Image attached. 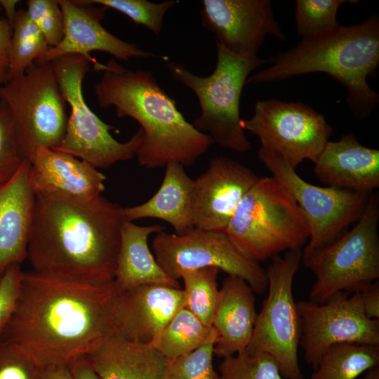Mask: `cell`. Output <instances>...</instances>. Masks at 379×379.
<instances>
[{
  "label": "cell",
  "mask_w": 379,
  "mask_h": 379,
  "mask_svg": "<svg viewBox=\"0 0 379 379\" xmlns=\"http://www.w3.org/2000/svg\"><path fill=\"white\" fill-rule=\"evenodd\" d=\"M194 180L184 166L177 162L165 166L162 182L157 192L143 204L124 208L126 220L156 218L170 224L180 235L192 227Z\"/></svg>",
  "instance_id": "obj_25"
},
{
  "label": "cell",
  "mask_w": 379,
  "mask_h": 379,
  "mask_svg": "<svg viewBox=\"0 0 379 379\" xmlns=\"http://www.w3.org/2000/svg\"><path fill=\"white\" fill-rule=\"evenodd\" d=\"M248 167L226 156L212 159L194 180L192 227L225 232L239 203L258 180Z\"/></svg>",
  "instance_id": "obj_16"
},
{
  "label": "cell",
  "mask_w": 379,
  "mask_h": 379,
  "mask_svg": "<svg viewBox=\"0 0 379 379\" xmlns=\"http://www.w3.org/2000/svg\"><path fill=\"white\" fill-rule=\"evenodd\" d=\"M307 364L315 370L331 346L340 343L379 345V320L368 318L359 293L335 294L322 303L296 302Z\"/></svg>",
  "instance_id": "obj_14"
},
{
  "label": "cell",
  "mask_w": 379,
  "mask_h": 379,
  "mask_svg": "<svg viewBox=\"0 0 379 379\" xmlns=\"http://www.w3.org/2000/svg\"><path fill=\"white\" fill-rule=\"evenodd\" d=\"M23 161L18 147L11 112L0 100V185L12 178Z\"/></svg>",
  "instance_id": "obj_35"
},
{
  "label": "cell",
  "mask_w": 379,
  "mask_h": 379,
  "mask_svg": "<svg viewBox=\"0 0 379 379\" xmlns=\"http://www.w3.org/2000/svg\"><path fill=\"white\" fill-rule=\"evenodd\" d=\"M0 100L11 112L23 160L29 161L39 147L54 149L59 145L68 116L51 62H35L22 74L0 86Z\"/></svg>",
  "instance_id": "obj_8"
},
{
  "label": "cell",
  "mask_w": 379,
  "mask_h": 379,
  "mask_svg": "<svg viewBox=\"0 0 379 379\" xmlns=\"http://www.w3.org/2000/svg\"><path fill=\"white\" fill-rule=\"evenodd\" d=\"M29 161L30 183L36 194L92 199L105 189L104 174L69 154L41 147Z\"/></svg>",
  "instance_id": "obj_21"
},
{
  "label": "cell",
  "mask_w": 379,
  "mask_h": 379,
  "mask_svg": "<svg viewBox=\"0 0 379 379\" xmlns=\"http://www.w3.org/2000/svg\"><path fill=\"white\" fill-rule=\"evenodd\" d=\"M19 1L17 0H0V6L4 10L6 15V20L11 23L13 22L18 9L16 6L18 4Z\"/></svg>",
  "instance_id": "obj_42"
},
{
  "label": "cell",
  "mask_w": 379,
  "mask_h": 379,
  "mask_svg": "<svg viewBox=\"0 0 379 379\" xmlns=\"http://www.w3.org/2000/svg\"><path fill=\"white\" fill-rule=\"evenodd\" d=\"M42 371L23 350L0 340V379H40Z\"/></svg>",
  "instance_id": "obj_36"
},
{
  "label": "cell",
  "mask_w": 379,
  "mask_h": 379,
  "mask_svg": "<svg viewBox=\"0 0 379 379\" xmlns=\"http://www.w3.org/2000/svg\"><path fill=\"white\" fill-rule=\"evenodd\" d=\"M201 4V25L234 53L258 56L267 35L286 40L270 0H203Z\"/></svg>",
  "instance_id": "obj_15"
},
{
  "label": "cell",
  "mask_w": 379,
  "mask_h": 379,
  "mask_svg": "<svg viewBox=\"0 0 379 379\" xmlns=\"http://www.w3.org/2000/svg\"><path fill=\"white\" fill-rule=\"evenodd\" d=\"M24 272L20 265L11 266L0 279V333L14 311Z\"/></svg>",
  "instance_id": "obj_37"
},
{
  "label": "cell",
  "mask_w": 379,
  "mask_h": 379,
  "mask_svg": "<svg viewBox=\"0 0 379 379\" xmlns=\"http://www.w3.org/2000/svg\"><path fill=\"white\" fill-rule=\"evenodd\" d=\"M215 343L167 359L164 379H219L213 364Z\"/></svg>",
  "instance_id": "obj_33"
},
{
  "label": "cell",
  "mask_w": 379,
  "mask_h": 379,
  "mask_svg": "<svg viewBox=\"0 0 379 379\" xmlns=\"http://www.w3.org/2000/svg\"><path fill=\"white\" fill-rule=\"evenodd\" d=\"M241 125L258 138L260 148L294 169L306 159L314 163L333 134L325 117L310 106L277 99L257 101L253 116Z\"/></svg>",
  "instance_id": "obj_12"
},
{
  "label": "cell",
  "mask_w": 379,
  "mask_h": 379,
  "mask_svg": "<svg viewBox=\"0 0 379 379\" xmlns=\"http://www.w3.org/2000/svg\"><path fill=\"white\" fill-rule=\"evenodd\" d=\"M123 209L102 195L36 194L27 256L32 271L86 284L112 282Z\"/></svg>",
  "instance_id": "obj_2"
},
{
  "label": "cell",
  "mask_w": 379,
  "mask_h": 379,
  "mask_svg": "<svg viewBox=\"0 0 379 379\" xmlns=\"http://www.w3.org/2000/svg\"><path fill=\"white\" fill-rule=\"evenodd\" d=\"M152 246L157 262L174 280L180 279L182 270L212 267L244 279L254 293L262 294L267 288L265 269L243 255L225 232L192 227L178 235L161 231Z\"/></svg>",
  "instance_id": "obj_13"
},
{
  "label": "cell",
  "mask_w": 379,
  "mask_h": 379,
  "mask_svg": "<svg viewBox=\"0 0 379 379\" xmlns=\"http://www.w3.org/2000/svg\"><path fill=\"white\" fill-rule=\"evenodd\" d=\"M360 293L361 305L366 316L379 320V282H373Z\"/></svg>",
  "instance_id": "obj_39"
},
{
  "label": "cell",
  "mask_w": 379,
  "mask_h": 379,
  "mask_svg": "<svg viewBox=\"0 0 379 379\" xmlns=\"http://www.w3.org/2000/svg\"><path fill=\"white\" fill-rule=\"evenodd\" d=\"M25 9L50 48L57 46L65 32L64 15L58 0H28Z\"/></svg>",
  "instance_id": "obj_34"
},
{
  "label": "cell",
  "mask_w": 379,
  "mask_h": 379,
  "mask_svg": "<svg viewBox=\"0 0 379 379\" xmlns=\"http://www.w3.org/2000/svg\"><path fill=\"white\" fill-rule=\"evenodd\" d=\"M225 233L248 259L258 262L301 248L310 228L291 194L273 178H259L234 211Z\"/></svg>",
  "instance_id": "obj_5"
},
{
  "label": "cell",
  "mask_w": 379,
  "mask_h": 379,
  "mask_svg": "<svg viewBox=\"0 0 379 379\" xmlns=\"http://www.w3.org/2000/svg\"><path fill=\"white\" fill-rule=\"evenodd\" d=\"M183 302L178 288L147 284L119 291L114 308L115 332L129 340L151 344Z\"/></svg>",
  "instance_id": "obj_18"
},
{
  "label": "cell",
  "mask_w": 379,
  "mask_h": 379,
  "mask_svg": "<svg viewBox=\"0 0 379 379\" xmlns=\"http://www.w3.org/2000/svg\"><path fill=\"white\" fill-rule=\"evenodd\" d=\"M258 313L254 292L242 279L227 276L219 290L212 326L216 331L214 354L226 357L244 351L254 329Z\"/></svg>",
  "instance_id": "obj_22"
},
{
  "label": "cell",
  "mask_w": 379,
  "mask_h": 379,
  "mask_svg": "<svg viewBox=\"0 0 379 379\" xmlns=\"http://www.w3.org/2000/svg\"><path fill=\"white\" fill-rule=\"evenodd\" d=\"M302 258L301 248H296L272 258L265 270L268 293L244 350L272 357L284 379H305L298 355L300 321L293 294V281Z\"/></svg>",
  "instance_id": "obj_10"
},
{
  "label": "cell",
  "mask_w": 379,
  "mask_h": 379,
  "mask_svg": "<svg viewBox=\"0 0 379 379\" xmlns=\"http://www.w3.org/2000/svg\"><path fill=\"white\" fill-rule=\"evenodd\" d=\"M217 60L213 72L199 76L178 62H167L172 77L190 88L197 98L200 114L192 123L213 144L237 152L251 149L242 128L240 100L251 72L266 63L258 56L234 53L216 42Z\"/></svg>",
  "instance_id": "obj_6"
},
{
  "label": "cell",
  "mask_w": 379,
  "mask_h": 379,
  "mask_svg": "<svg viewBox=\"0 0 379 379\" xmlns=\"http://www.w3.org/2000/svg\"><path fill=\"white\" fill-rule=\"evenodd\" d=\"M50 46L25 8H18L12 23L8 81L22 74Z\"/></svg>",
  "instance_id": "obj_29"
},
{
  "label": "cell",
  "mask_w": 379,
  "mask_h": 379,
  "mask_svg": "<svg viewBox=\"0 0 379 379\" xmlns=\"http://www.w3.org/2000/svg\"><path fill=\"white\" fill-rule=\"evenodd\" d=\"M94 68L102 72L93 86L99 107H113L118 117H131L140 126L143 137L135 154L140 166H190L213 144L186 120L151 72L126 69L114 59L96 62Z\"/></svg>",
  "instance_id": "obj_3"
},
{
  "label": "cell",
  "mask_w": 379,
  "mask_h": 379,
  "mask_svg": "<svg viewBox=\"0 0 379 379\" xmlns=\"http://www.w3.org/2000/svg\"><path fill=\"white\" fill-rule=\"evenodd\" d=\"M0 10H1V6H0Z\"/></svg>",
  "instance_id": "obj_44"
},
{
  "label": "cell",
  "mask_w": 379,
  "mask_h": 379,
  "mask_svg": "<svg viewBox=\"0 0 379 379\" xmlns=\"http://www.w3.org/2000/svg\"><path fill=\"white\" fill-rule=\"evenodd\" d=\"M58 2L64 15V36L57 46L49 48L36 62H51L64 55H79L95 64L97 61L90 55L95 51L107 53L123 61L154 56L135 44L118 38L102 25L107 8L101 6L97 8L80 0H58Z\"/></svg>",
  "instance_id": "obj_17"
},
{
  "label": "cell",
  "mask_w": 379,
  "mask_h": 379,
  "mask_svg": "<svg viewBox=\"0 0 379 379\" xmlns=\"http://www.w3.org/2000/svg\"><path fill=\"white\" fill-rule=\"evenodd\" d=\"M119 293L114 281L92 285L24 272L14 311L0 340L20 347L43 369L69 364L115 332Z\"/></svg>",
  "instance_id": "obj_1"
},
{
  "label": "cell",
  "mask_w": 379,
  "mask_h": 379,
  "mask_svg": "<svg viewBox=\"0 0 379 379\" xmlns=\"http://www.w3.org/2000/svg\"><path fill=\"white\" fill-rule=\"evenodd\" d=\"M29 170V161L24 160L12 178L0 185V279L27 256L36 195Z\"/></svg>",
  "instance_id": "obj_19"
},
{
  "label": "cell",
  "mask_w": 379,
  "mask_h": 379,
  "mask_svg": "<svg viewBox=\"0 0 379 379\" xmlns=\"http://www.w3.org/2000/svg\"><path fill=\"white\" fill-rule=\"evenodd\" d=\"M258 156L272 177L294 199L307 222L310 237L302 255L328 244L354 224L373 194L317 186L304 180L280 157L261 148Z\"/></svg>",
  "instance_id": "obj_11"
},
{
  "label": "cell",
  "mask_w": 379,
  "mask_h": 379,
  "mask_svg": "<svg viewBox=\"0 0 379 379\" xmlns=\"http://www.w3.org/2000/svg\"><path fill=\"white\" fill-rule=\"evenodd\" d=\"M160 225L141 226L126 220L121 227L114 281L119 291L147 284L180 288L178 281L169 277L157 262L148 246L152 234L164 231Z\"/></svg>",
  "instance_id": "obj_24"
},
{
  "label": "cell",
  "mask_w": 379,
  "mask_h": 379,
  "mask_svg": "<svg viewBox=\"0 0 379 379\" xmlns=\"http://www.w3.org/2000/svg\"><path fill=\"white\" fill-rule=\"evenodd\" d=\"M69 367L73 379H102L94 370L87 355L72 361Z\"/></svg>",
  "instance_id": "obj_40"
},
{
  "label": "cell",
  "mask_w": 379,
  "mask_h": 379,
  "mask_svg": "<svg viewBox=\"0 0 379 379\" xmlns=\"http://www.w3.org/2000/svg\"><path fill=\"white\" fill-rule=\"evenodd\" d=\"M364 379H379V366L366 372Z\"/></svg>",
  "instance_id": "obj_43"
},
{
  "label": "cell",
  "mask_w": 379,
  "mask_h": 379,
  "mask_svg": "<svg viewBox=\"0 0 379 379\" xmlns=\"http://www.w3.org/2000/svg\"><path fill=\"white\" fill-rule=\"evenodd\" d=\"M314 172L328 187L372 194L379 187V150L364 146L352 133L344 135L326 143Z\"/></svg>",
  "instance_id": "obj_20"
},
{
  "label": "cell",
  "mask_w": 379,
  "mask_h": 379,
  "mask_svg": "<svg viewBox=\"0 0 379 379\" xmlns=\"http://www.w3.org/2000/svg\"><path fill=\"white\" fill-rule=\"evenodd\" d=\"M80 1L116 10L128 17L135 24L146 27L157 35L162 31L166 13L176 3L174 0L159 3L147 0H80Z\"/></svg>",
  "instance_id": "obj_31"
},
{
  "label": "cell",
  "mask_w": 379,
  "mask_h": 379,
  "mask_svg": "<svg viewBox=\"0 0 379 379\" xmlns=\"http://www.w3.org/2000/svg\"><path fill=\"white\" fill-rule=\"evenodd\" d=\"M379 197L373 193L361 218L328 244L302 261L315 276L309 300L322 303L335 294L361 293L379 278Z\"/></svg>",
  "instance_id": "obj_7"
},
{
  "label": "cell",
  "mask_w": 379,
  "mask_h": 379,
  "mask_svg": "<svg viewBox=\"0 0 379 379\" xmlns=\"http://www.w3.org/2000/svg\"><path fill=\"white\" fill-rule=\"evenodd\" d=\"M102 379H164L167 359L150 344L114 332L87 355Z\"/></svg>",
  "instance_id": "obj_23"
},
{
  "label": "cell",
  "mask_w": 379,
  "mask_h": 379,
  "mask_svg": "<svg viewBox=\"0 0 379 379\" xmlns=\"http://www.w3.org/2000/svg\"><path fill=\"white\" fill-rule=\"evenodd\" d=\"M271 65L251 74L246 84H262L295 76L323 72L343 84L353 116H369L379 102V95L368 84L379 65V16L363 22L340 25L319 36L305 38L293 48L278 54Z\"/></svg>",
  "instance_id": "obj_4"
},
{
  "label": "cell",
  "mask_w": 379,
  "mask_h": 379,
  "mask_svg": "<svg viewBox=\"0 0 379 379\" xmlns=\"http://www.w3.org/2000/svg\"><path fill=\"white\" fill-rule=\"evenodd\" d=\"M345 0H297L295 22L297 33L309 38L328 33L340 25L337 15Z\"/></svg>",
  "instance_id": "obj_30"
},
{
  "label": "cell",
  "mask_w": 379,
  "mask_h": 379,
  "mask_svg": "<svg viewBox=\"0 0 379 379\" xmlns=\"http://www.w3.org/2000/svg\"><path fill=\"white\" fill-rule=\"evenodd\" d=\"M217 333L185 307L180 308L150 344L166 359L215 343Z\"/></svg>",
  "instance_id": "obj_26"
},
{
  "label": "cell",
  "mask_w": 379,
  "mask_h": 379,
  "mask_svg": "<svg viewBox=\"0 0 379 379\" xmlns=\"http://www.w3.org/2000/svg\"><path fill=\"white\" fill-rule=\"evenodd\" d=\"M379 366V345L340 343L321 356L310 379H357Z\"/></svg>",
  "instance_id": "obj_27"
},
{
  "label": "cell",
  "mask_w": 379,
  "mask_h": 379,
  "mask_svg": "<svg viewBox=\"0 0 379 379\" xmlns=\"http://www.w3.org/2000/svg\"><path fill=\"white\" fill-rule=\"evenodd\" d=\"M51 62L70 107L65 135L54 149L84 160L97 169L135 157L143 137L142 129L139 128L126 142L117 140L111 134L114 126L102 121L85 100L83 81L93 62L83 55H67Z\"/></svg>",
  "instance_id": "obj_9"
},
{
  "label": "cell",
  "mask_w": 379,
  "mask_h": 379,
  "mask_svg": "<svg viewBox=\"0 0 379 379\" xmlns=\"http://www.w3.org/2000/svg\"><path fill=\"white\" fill-rule=\"evenodd\" d=\"M40 379H73L69 364L50 366L43 369Z\"/></svg>",
  "instance_id": "obj_41"
},
{
  "label": "cell",
  "mask_w": 379,
  "mask_h": 379,
  "mask_svg": "<svg viewBox=\"0 0 379 379\" xmlns=\"http://www.w3.org/2000/svg\"><path fill=\"white\" fill-rule=\"evenodd\" d=\"M219 272L216 267H208L185 270L179 274V279L184 283L183 307L209 326H212L219 298Z\"/></svg>",
  "instance_id": "obj_28"
},
{
  "label": "cell",
  "mask_w": 379,
  "mask_h": 379,
  "mask_svg": "<svg viewBox=\"0 0 379 379\" xmlns=\"http://www.w3.org/2000/svg\"><path fill=\"white\" fill-rule=\"evenodd\" d=\"M219 379H284L277 364L265 353L245 351L223 358Z\"/></svg>",
  "instance_id": "obj_32"
},
{
  "label": "cell",
  "mask_w": 379,
  "mask_h": 379,
  "mask_svg": "<svg viewBox=\"0 0 379 379\" xmlns=\"http://www.w3.org/2000/svg\"><path fill=\"white\" fill-rule=\"evenodd\" d=\"M11 34V23L6 18L0 17V86L8 81Z\"/></svg>",
  "instance_id": "obj_38"
}]
</instances>
